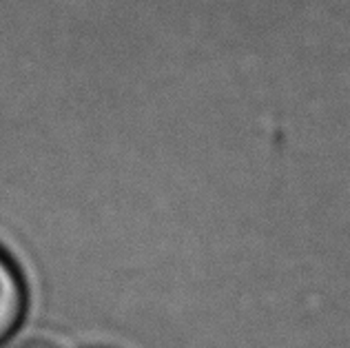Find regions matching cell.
Returning a JSON list of instances; mask_svg holds the SVG:
<instances>
[{"label":"cell","mask_w":350,"mask_h":348,"mask_svg":"<svg viewBox=\"0 0 350 348\" xmlns=\"http://www.w3.org/2000/svg\"><path fill=\"white\" fill-rule=\"evenodd\" d=\"M25 313V286L12 262L0 253V342L12 335Z\"/></svg>","instance_id":"1"},{"label":"cell","mask_w":350,"mask_h":348,"mask_svg":"<svg viewBox=\"0 0 350 348\" xmlns=\"http://www.w3.org/2000/svg\"><path fill=\"white\" fill-rule=\"evenodd\" d=\"M21 348H56L53 344H47V342H29V344H25Z\"/></svg>","instance_id":"2"}]
</instances>
